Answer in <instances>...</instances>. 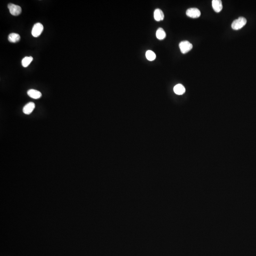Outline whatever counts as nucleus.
<instances>
[{
    "instance_id": "20e7f679",
    "label": "nucleus",
    "mask_w": 256,
    "mask_h": 256,
    "mask_svg": "<svg viewBox=\"0 0 256 256\" xmlns=\"http://www.w3.org/2000/svg\"><path fill=\"white\" fill-rule=\"evenodd\" d=\"M8 8L11 15L18 16L22 13V8L19 6L13 4H8Z\"/></svg>"
},
{
    "instance_id": "39448f33",
    "label": "nucleus",
    "mask_w": 256,
    "mask_h": 256,
    "mask_svg": "<svg viewBox=\"0 0 256 256\" xmlns=\"http://www.w3.org/2000/svg\"><path fill=\"white\" fill-rule=\"evenodd\" d=\"M186 14L188 17L192 18H197L201 16V11L198 9L192 8L188 9L186 11Z\"/></svg>"
},
{
    "instance_id": "6e6552de",
    "label": "nucleus",
    "mask_w": 256,
    "mask_h": 256,
    "mask_svg": "<svg viewBox=\"0 0 256 256\" xmlns=\"http://www.w3.org/2000/svg\"><path fill=\"white\" fill-rule=\"evenodd\" d=\"M27 94L30 97L33 99H38L41 97L42 94L40 91L35 89H30L27 92Z\"/></svg>"
},
{
    "instance_id": "f03ea898",
    "label": "nucleus",
    "mask_w": 256,
    "mask_h": 256,
    "mask_svg": "<svg viewBox=\"0 0 256 256\" xmlns=\"http://www.w3.org/2000/svg\"><path fill=\"white\" fill-rule=\"evenodd\" d=\"M180 51L183 54H186L191 50L193 48V45L187 40L181 41L179 45Z\"/></svg>"
},
{
    "instance_id": "9b49d317",
    "label": "nucleus",
    "mask_w": 256,
    "mask_h": 256,
    "mask_svg": "<svg viewBox=\"0 0 256 256\" xmlns=\"http://www.w3.org/2000/svg\"><path fill=\"white\" fill-rule=\"evenodd\" d=\"M21 37L19 34L17 33H12L10 34L8 36V40L11 43H16L19 41Z\"/></svg>"
},
{
    "instance_id": "1a4fd4ad",
    "label": "nucleus",
    "mask_w": 256,
    "mask_h": 256,
    "mask_svg": "<svg viewBox=\"0 0 256 256\" xmlns=\"http://www.w3.org/2000/svg\"><path fill=\"white\" fill-rule=\"evenodd\" d=\"M154 17L155 20L157 22L163 21L164 19V14L163 11L159 9H157L154 12Z\"/></svg>"
},
{
    "instance_id": "4468645a",
    "label": "nucleus",
    "mask_w": 256,
    "mask_h": 256,
    "mask_svg": "<svg viewBox=\"0 0 256 256\" xmlns=\"http://www.w3.org/2000/svg\"><path fill=\"white\" fill-rule=\"evenodd\" d=\"M146 57L148 60L153 61L156 59V55L152 50H148L146 53Z\"/></svg>"
},
{
    "instance_id": "9d476101",
    "label": "nucleus",
    "mask_w": 256,
    "mask_h": 256,
    "mask_svg": "<svg viewBox=\"0 0 256 256\" xmlns=\"http://www.w3.org/2000/svg\"><path fill=\"white\" fill-rule=\"evenodd\" d=\"M174 91L176 95H182L186 92V89L182 84H178L174 87Z\"/></svg>"
},
{
    "instance_id": "f8f14e48",
    "label": "nucleus",
    "mask_w": 256,
    "mask_h": 256,
    "mask_svg": "<svg viewBox=\"0 0 256 256\" xmlns=\"http://www.w3.org/2000/svg\"><path fill=\"white\" fill-rule=\"evenodd\" d=\"M156 37L159 40H163L166 37V33L163 28H158L156 31Z\"/></svg>"
},
{
    "instance_id": "ddd939ff",
    "label": "nucleus",
    "mask_w": 256,
    "mask_h": 256,
    "mask_svg": "<svg viewBox=\"0 0 256 256\" xmlns=\"http://www.w3.org/2000/svg\"><path fill=\"white\" fill-rule=\"evenodd\" d=\"M33 57H26L23 58L22 60V66L24 67L28 66L31 64V63L33 61Z\"/></svg>"
},
{
    "instance_id": "f257e3e1",
    "label": "nucleus",
    "mask_w": 256,
    "mask_h": 256,
    "mask_svg": "<svg viewBox=\"0 0 256 256\" xmlns=\"http://www.w3.org/2000/svg\"><path fill=\"white\" fill-rule=\"evenodd\" d=\"M247 23V19L244 17H240L233 21L231 27L233 30H239L243 27Z\"/></svg>"
},
{
    "instance_id": "423d86ee",
    "label": "nucleus",
    "mask_w": 256,
    "mask_h": 256,
    "mask_svg": "<svg viewBox=\"0 0 256 256\" xmlns=\"http://www.w3.org/2000/svg\"><path fill=\"white\" fill-rule=\"evenodd\" d=\"M35 107V104L33 102H30L25 105L23 108V112L26 114H30L33 112Z\"/></svg>"
},
{
    "instance_id": "0eeeda50",
    "label": "nucleus",
    "mask_w": 256,
    "mask_h": 256,
    "mask_svg": "<svg viewBox=\"0 0 256 256\" xmlns=\"http://www.w3.org/2000/svg\"><path fill=\"white\" fill-rule=\"evenodd\" d=\"M212 7L216 13H220L222 9V4L221 0H213L212 1Z\"/></svg>"
},
{
    "instance_id": "7ed1b4c3",
    "label": "nucleus",
    "mask_w": 256,
    "mask_h": 256,
    "mask_svg": "<svg viewBox=\"0 0 256 256\" xmlns=\"http://www.w3.org/2000/svg\"><path fill=\"white\" fill-rule=\"evenodd\" d=\"M43 29V26L41 23H37L32 28L31 34L34 37H38L41 35Z\"/></svg>"
}]
</instances>
